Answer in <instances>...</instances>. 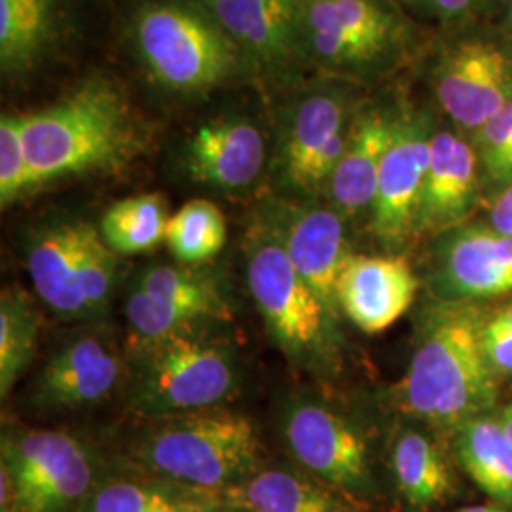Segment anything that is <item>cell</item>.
Returning <instances> with one entry per match:
<instances>
[{
  "mask_svg": "<svg viewBox=\"0 0 512 512\" xmlns=\"http://www.w3.org/2000/svg\"><path fill=\"white\" fill-rule=\"evenodd\" d=\"M486 313L480 304L442 300L425 311L397 395L408 416L454 435L494 412L499 376L482 342Z\"/></svg>",
  "mask_w": 512,
  "mask_h": 512,
  "instance_id": "1",
  "label": "cell"
},
{
  "mask_svg": "<svg viewBox=\"0 0 512 512\" xmlns=\"http://www.w3.org/2000/svg\"><path fill=\"white\" fill-rule=\"evenodd\" d=\"M31 190L67 177L116 171L145 150L124 92L93 76L48 109L21 116Z\"/></svg>",
  "mask_w": 512,
  "mask_h": 512,
  "instance_id": "2",
  "label": "cell"
},
{
  "mask_svg": "<svg viewBox=\"0 0 512 512\" xmlns=\"http://www.w3.org/2000/svg\"><path fill=\"white\" fill-rule=\"evenodd\" d=\"M131 40L150 78L175 95H205L253 73L236 40L202 2H143Z\"/></svg>",
  "mask_w": 512,
  "mask_h": 512,
  "instance_id": "3",
  "label": "cell"
},
{
  "mask_svg": "<svg viewBox=\"0 0 512 512\" xmlns=\"http://www.w3.org/2000/svg\"><path fill=\"white\" fill-rule=\"evenodd\" d=\"M300 35L306 65L351 84L382 80L416 46L397 0H302Z\"/></svg>",
  "mask_w": 512,
  "mask_h": 512,
  "instance_id": "4",
  "label": "cell"
},
{
  "mask_svg": "<svg viewBox=\"0 0 512 512\" xmlns=\"http://www.w3.org/2000/svg\"><path fill=\"white\" fill-rule=\"evenodd\" d=\"M131 355L129 403L148 416L215 408L238 389L234 349L203 327L160 340H133Z\"/></svg>",
  "mask_w": 512,
  "mask_h": 512,
  "instance_id": "5",
  "label": "cell"
},
{
  "mask_svg": "<svg viewBox=\"0 0 512 512\" xmlns=\"http://www.w3.org/2000/svg\"><path fill=\"white\" fill-rule=\"evenodd\" d=\"M137 456L158 475L211 492L255 469L260 439L251 418L215 406L160 418Z\"/></svg>",
  "mask_w": 512,
  "mask_h": 512,
  "instance_id": "6",
  "label": "cell"
},
{
  "mask_svg": "<svg viewBox=\"0 0 512 512\" xmlns=\"http://www.w3.org/2000/svg\"><path fill=\"white\" fill-rule=\"evenodd\" d=\"M247 283L266 327L294 365L327 368L334 357L336 319L294 270L268 220L249 243Z\"/></svg>",
  "mask_w": 512,
  "mask_h": 512,
  "instance_id": "7",
  "label": "cell"
},
{
  "mask_svg": "<svg viewBox=\"0 0 512 512\" xmlns=\"http://www.w3.org/2000/svg\"><path fill=\"white\" fill-rule=\"evenodd\" d=\"M437 107L471 137L512 101V40L505 29L469 25L446 38L433 69Z\"/></svg>",
  "mask_w": 512,
  "mask_h": 512,
  "instance_id": "8",
  "label": "cell"
},
{
  "mask_svg": "<svg viewBox=\"0 0 512 512\" xmlns=\"http://www.w3.org/2000/svg\"><path fill=\"white\" fill-rule=\"evenodd\" d=\"M355 86L334 78L294 103L281 145V173L296 192H325L359 110Z\"/></svg>",
  "mask_w": 512,
  "mask_h": 512,
  "instance_id": "9",
  "label": "cell"
},
{
  "mask_svg": "<svg viewBox=\"0 0 512 512\" xmlns=\"http://www.w3.org/2000/svg\"><path fill=\"white\" fill-rule=\"evenodd\" d=\"M435 131L427 112H399L397 116L395 135L385 152L370 209V230L393 255L416 239Z\"/></svg>",
  "mask_w": 512,
  "mask_h": 512,
  "instance_id": "10",
  "label": "cell"
},
{
  "mask_svg": "<svg viewBox=\"0 0 512 512\" xmlns=\"http://www.w3.org/2000/svg\"><path fill=\"white\" fill-rule=\"evenodd\" d=\"M2 463L16 482L18 512H65L92 488V458L67 433L27 431L4 439Z\"/></svg>",
  "mask_w": 512,
  "mask_h": 512,
  "instance_id": "11",
  "label": "cell"
},
{
  "mask_svg": "<svg viewBox=\"0 0 512 512\" xmlns=\"http://www.w3.org/2000/svg\"><path fill=\"white\" fill-rule=\"evenodd\" d=\"M285 440L296 461L330 486L353 497L374 492L365 439L329 406L311 401L291 406Z\"/></svg>",
  "mask_w": 512,
  "mask_h": 512,
  "instance_id": "12",
  "label": "cell"
},
{
  "mask_svg": "<svg viewBox=\"0 0 512 512\" xmlns=\"http://www.w3.org/2000/svg\"><path fill=\"white\" fill-rule=\"evenodd\" d=\"M431 289L442 302H473L512 293V238L490 224L465 222L439 236Z\"/></svg>",
  "mask_w": 512,
  "mask_h": 512,
  "instance_id": "13",
  "label": "cell"
},
{
  "mask_svg": "<svg viewBox=\"0 0 512 512\" xmlns=\"http://www.w3.org/2000/svg\"><path fill=\"white\" fill-rule=\"evenodd\" d=\"M274 226L294 270L338 319V283L349 260L346 217L332 205H277L266 219Z\"/></svg>",
  "mask_w": 512,
  "mask_h": 512,
  "instance_id": "14",
  "label": "cell"
},
{
  "mask_svg": "<svg viewBox=\"0 0 512 512\" xmlns=\"http://www.w3.org/2000/svg\"><path fill=\"white\" fill-rule=\"evenodd\" d=\"M236 40L255 73L285 78L306 65L302 54V0L202 2Z\"/></svg>",
  "mask_w": 512,
  "mask_h": 512,
  "instance_id": "15",
  "label": "cell"
},
{
  "mask_svg": "<svg viewBox=\"0 0 512 512\" xmlns=\"http://www.w3.org/2000/svg\"><path fill=\"white\" fill-rule=\"evenodd\" d=\"M482 165L467 135L456 128L437 129L421 194L416 238L442 236L465 224L475 211Z\"/></svg>",
  "mask_w": 512,
  "mask_h": 512,
  "instance_id": "16",
  "label": "cell"
},
{
  "mask_svg": "<svg viewBox=\"0 0 512 512\" xmlns=\"http://www.w3.org/2000/svg\"><path fill=\"white\" fill-rule=\"evenodd\" d=\"M420 289V279L401 255H351L338 283V306L366 334L393 327Z\"/></svg>",
  "mask_w": 512,
  "mask_h": 512,
  "instance_id": "17",
  "label": "cell"
},
{
  "mask_svg": "<svg viewBox=\"0 0 512 512\" xmlns=\"http://www.w3.org/2000/svg\"><path fill=\"white\" fill-rule=\"evenodd\" d=\"M184 160L196 183L239 190L260 177L266 162V143L253 122L222 118L192 133Z\"/></svg>",
  "mask_w": 512,
  "mask_h": 512,
  "instance_id": "18",
  "label": "cell"
},
{
  "mask_svg": "<svg viewBox=\"0 0 512 512\" xmlns=\"http://www.w3.org/2000/svg\"><path fill=\"white\" fill-rule=\"evenodd\" d=\"M399 112L359 107L353 116L346 150L330 175L325 192L344 217L370 213L385 152L393 141Z\"/></svg>",
  "mask_w": 512,
  "mask_h": 512,
  "instance_id": "19",
  "label": "cell"
},
{
  "mask_svg": "<svg viewBox=\"0 0 512 512\" xmlns=\"http://www.w3.org/2000/svg\"><path fill=\"white\" fill-rule=\"evenodd\" d=\"M124 374V359L101 338L82 336L59 349L38 376L35 403L65 410L103 401Z\"/></svg>",
  "mask_w": 512,
  "mask_h": 512,
  "instance_id": "20",
  "label": "cell"
},
{
  "mask_svg": "<svg viewBox=\"0 0 512 512\" xmlns=\"http://www.w3.org/2000/svg\"><path fill=\"white\" fill-rule=\"evenodd\" d=\"M92 224L65 222L38 234L27 253V270L40 300L61 317H86L82 253Z\"/></svg>",
  "mask_w": 512,
  "mask_h": 512,
  "instance_id": "21",
  "label": "cell"
},
{
  "mask_svg": "<svg viewBox=\"0 0 512 512\" xmlns=\"http://www.w3.org/2000/svg\"><path fill=\"white\" fill-rule=\"evenodd\" d=\"M393 476L404 501L427 511L456 494V475L439 442L427 433L406 429L393 446Z\"/></svg>",
  "mask_w": 512,
  "mask_h": 512,
  "instance_id": "22",
  "label": "cell"
},
{
  "mask_svg": "<svg viewBox=\"0 0 512 512\" xmlns=\"http://www.w3.org/2000/svg\"><path fill=\"white\" fill-rule=\"evenodd\" d=\"M459 465L492 501L512 511V442L497 416L467 421L454 433Z\"/></svg>",
  "mask_w": 512,
  "mask_h": 512,
  "instance_id": "23",
  "label": "cell"
},
{
  "mask_svg": "<svg viewBox=\"0 0 512 512\" xmlns=\"http://www.w3.org/2000/svg\"><path fill=\"white\" fill-rule=\"evenodd\" d=\"M230 499L251 512H344L342 503L306 476L285 469L262 471L232 488Z\"/></svg>",
  "mask_w": 512,
  "mask_h": 512,
  "instance_id": "24",
  "label": "cell"
},
{
  "mask_svg": "<svg viewBox=\"0 0 512 512\" xmlns=\"http://www.w3.org/2000/svg\"><path fill=\"white\" fill-rule=\"evenodd\" d=\"M167 220L162 194H139L110 205L99 232L114 253L137 255L152 251L164 241Z\"/></svg>",
  "mask_w": 512,
  "mask_h": 512,
  "instance_id": "25",
  "label": "cell"
},
{
  "mask_svg": "<svg viewBox=\"0 0 512 512\" xmlns=\"http://www.w3.org/2000/svg\"><path fill=\"white\" fill-rule=\"evenodd\" d=\"M40 317L33 298L6 289L0 298V395L8 397L37 349Z\"/></svg>",
  "mask_w": 512,
  "mask_h": 512,
  "instance_id": "26",
  "label": "cell"
},
{
  "mask_svg": "<svg viewBox=\"0 0 512 512\" xmlns=\"http://www.w3.org/2000/svg\"><path fill=\"white\" fill-rule=\"evenodd\" d=\"M228 226L224 213L209 200H192L171 215L165 228V245L179 262L196 266L224 249Z\"/></svg>",
  "mask_w": 512,
  "mask_h": 512,
  "instance_id": "27",
  "label": "cell"
},
{
  "mask_svg": "<svg viewBox=\"0 0 512 512\" xmlns=\"http://www.w3.org/2000/svg\"><path fill=\"white\" fill-rule=\"evenodd\" d=\"M215 503L205 490L175 492L160 484L114 480L93 492L84 512H215Z\"/></svg>",
  "mask_w": 512,
  "mask_h": 512,
  "instance_id": "28",
  "label": "cell"
},
{
  "mask_svg": "<svg viewBox=\"0 0 512 512\" xmlns=\"http://www.w3.org/2000/svg\"><path fill=\"white\" fill-rule=\"evenodd\" d=\"M137 289L196 311L205 321H228L230 304L213 277L186 266H154L139 277Z\"/></svg>",
  "mask_w": 512,
  "mask_h": 512,
  "instance_id": "29",
  "label": "cell"
},
{
  "mask_svg": "<svg viewBox=\"0 0 512 512\" xmlns=\"http://www.w3.org/2000/svg\"><path fill=\"white\" fill-rule=\"evenodd\" d=\"M126 315L133 330V340H160L209 323L196 311L141 289H135L129 296Z\"/></svg>",
  "mask_w": 512,
  "mask_h": 512,
  "instance_id": "30",
  "label": "cell"
},
{
  "mask_svg": "<svg viewBox=\"0 0 512 512\" xmlns=\"http://www.w3.org/2000/svg\"><path fill=\"white\" fill-rule=\"evenodd\" d=\"M31 190V169L23 143L21 116L0 120V203L8 207Z\"/></svg>",
  "mask_w": 512,
  "mask_h": 512,
  "instance_id": "31",
  "label": "cell"
},
{
  "mask_svg": "<svg viewBox=\"0 0 512 512\" xmlns=\"http://www.w3.org/2000/svg\"><path fill=\"white\" fill-rule=\"evenodd\" d=\"M118 275L116 253L105 243L97 228H90L82 253V291L86 296L88 313L105 310L114 291Z\"/></svg>",
  "mask_w": 512,
  "mask_h": 512,
  "instance_id": "32",
  "label": "cell"
},
{
  "mask_svg": "<svg viewBox=\"0 0 512 512\" xmlns=\"http://www.w3.org/2000/svg\"><path fill=\"white\" fill-rule=\"evenodd\" d=\"M482 342L495 374L499 378L512 376V300L509 304L486 313Z\"/></svg>",
  "mask_w": 512,
  "mask_h": 512,
  "instance_id": "33",
  "label": "cell"
},
{
  "mask_svg": "<svg viewBox=\"0 0 512 512\" xmlns=\"http://www.w3.org/2000/svg\"><path fill=\"white\" fill-rule=\"evenodd\" d=\"M469 139L475 145L482 169L505 154L512 147V101Z\"/></svg>",
  "mask_w": 512,
  "mask_h": 512,
  "instance_id": "34",
  "label": "cell"
},
{
  "mask_svg": "<svg viewBox=\"0 0 512 512\" xmlns=\"http://www.w3.org/2000/svg\"><path fill=\"white\" fill-rule=\"evenodd\" d=\"M490 0H423L418 10L444 23H461L480 14Z\"/></svg>",
  "mask_w": 512,
  "mask_h": 512,
  "instance_id": "35",
  "label": "cell"
},
{
  "mask_svg": "<svg viewBox=\"0 0 512 512\" xmlns=\"http://www.w3.org/2000/svg\"><path fill=\"white\" fill-rule=\"evenodd\" d=\"M488 224L499 234L512 238V184L497 190L490 205Z\"/></svg>",
  "mask_w": 512,
  "mask_h": 512,
  "instance_id": "36",
  "label": "cell"
},
{
  "mask_svg": "<svg viewBox=\"0 0 512 512\" xmlns=\"http://www.w3.org/2000/svg\"><path fill=\"white\" fill-rule=\"evenodd\" d=\"M6 2H10L23 16H31L54 25L55 0H6Z\"/></svg>",
  "mask_w": 512,
  "mask_h": 512,
  "instance_id": "37",
  "label": "cell"
},
{
  "mask_svg": "<svg viewBox=\"0 0 512 512\" xmlns=\"http://www.w3.org/2000/svg\"><path fill=\"white\" fill-rule=\"evenodd\" d=\"M482 175L486 181L497 184L499 188L512 184V147L505 154H501L495 162L486 165L482 169Z\"/></svg>",
  "mask_w": 512,
  "mask_h": 512,
  "instance_id": "38",
  "label": "cell"
},
{
  "mask_svg": "<svg viewBox=\"0 0 512 512\" xmlns=\"http://www.w3.org/2000/svg\"><path fill=\"white\" fill-rule=\"evenodd\" d=\"M0 512H18L16 482L6 463H0Z\"/></svg>",
  "mask_w": 512,
  "mask_h": 512,
  "instance_id": "39",
  "label": "cell"
},
{
  "mask_svg": "<svg viewBox=\"0 0 512 512\" xmlns=\"http://www.w3.org/2000/svg\"><path fill=\"white\" fill-rule=\"evenodd\" d=\"M497 420L501 423V427H503L505 435H507L509 440L512 442V403L507 404V406H503V410L499 412Z\"/></svg>",
  "mask_w": 512,
  "mask_h": 512,
  "instance_id": "40",
  "label": "cell"
},
{
  "mask_svg": "<svg viewBox=\"0 0 512 512\" xmlns=\"http://www.w3.org/2000/svg\"><path fill=\"white\" fill-rule=\"evenodd\" d=\"M456 512H512L511 509H507V507H503V505H499V503H488V505H475V507H463V509H459Z\"/></svg>",
  "mask_w": 512,
  "mask_h": 512,
  "instance_id": "41",
  "label": "cell"
},
{
  "mask_svg": "<svg viewBox=\"0 0 512 512\" xmlns=\"http://www.w3.org/2000/svg\"><path fill=\"white\" fill-rule=\"evenodd\" d=\"M505 16H503V29H505V33L509 35V38L512 40V0H505V12H503Z\"/></svg>",
  "mask_w": 512,
  "mask_h": 512,
  "instance_id": "42",
  "label": "cell"
},
{
  "mask_svg": "<svg viewBox=\"0 0 512 512\" xmlns=\"http://www.w3.org/2000/svg\"><path fill=\"white\" fill-rule=\"evenodd\" d=\"M406 2H408V4H412L414 8H418V4H420V2H423V0H406Z\"/></svg>",
  "mask_w": 512,
  "mask_h": 512,
  "instance_id": "43",
  "label": "cell"
},
{
  "mask_svg": "<svg viewBox=\"0 0 512 512\" xmlns=\"http://www.w3.org/2000/svg\"><path fill=\"white\" fill-rule=\"evenodd\" d=\"M215 512H251V511H245V509H228V511H215Z\"/></svg>",
  "mask_w": 512,
  "mask_h": 512,
  "instance_id": "44",
  "label": "cell"
},
{
  "mask_svg": "<svg viewBox=\"0 0 512 512\" xmlns=\"http://www.w3.org/2000/svg\"><path fill=\"white\" fill-rule=\"evenodd\" d=\"M145 2H152V0H145ZM183 2H207V0H183Z\"/></svg>",
  "mask_w": 512,
  "mask_h": 512,
  "instance_id": "45",
  "label": "cell"
}]
</instances>
